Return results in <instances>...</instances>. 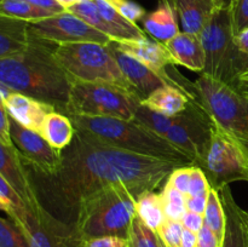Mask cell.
<instances>
[{"instance_id": "obj_1", "label": "cell", "mask_w": 248, "mask_h": 247, "mask_svg": "<svg viewBox=\"0 0 248 247\" xmlns=\"http://www.w3.org/2000/svg\"><path fill=\"white\" fill-rule=\"evenodd\" d=\"M181 166L186 165L118 149L75 130L52 173L27 170L41 206L61 222L74 225L78 210L91 196L119 184L143 195L159 188Z\"/></svg>"}, {"instance_id": "obj_2", "label": "cell", "mask_w": 248, "mask_h": 247, "mask_svg": "<svg viewBox=\"0 0 248 247\" xmlns=\"http://www.w3.org/2000/svg\"><path fill=\"white\" fill-rule=\"evenodd\" d=\"M50 44L34 38L26 50L0 58V84L33 97L67 115L73 79L53 55Z\"/></svg>"}, {"instance_id": "obj_3", "label": "cell", "mask_w": 248, "mask_h": 247, "mask_svg": "<svg viewBox=\"0 0 248 247\" xmlns=\"http://www.w3.org/2000/svg\"><path fill=\"white\" fill-rule=\"evenodd\" d=\"M69 118L75 130L96 142L144 156L194 166L193 161L169 140L135 120L80 115H69Z\"/></svg>"}, {"instance_id": "obj_4", "label": "cell", "mask_w": 248, "mask_h": 247, "mask_svg": "<svg viewBox=\"0 0 248 247\" xmlns=\"http://www.w3.org/2000/svg\"><path fill=\"white\" fill-rule=\"evenodd\" d=\"M170 75V74H169ZM172 82L203 109L218 127L244 144H248V96L232 85L201 73L194 82L181 73L170 75Z\"/></svg>"}, {"instance_id": "obj_5", "label": "cell", "mask_w": 248, "mask_h": 247, "mask_svg": "<svg viewBox=\"0 0 248 247\" xmlns=\"http://www.w3.org/2000/svg\"><path fill=\"white\" fill-rule=\"evenodd\" d=\"M142 196L133 189L119 184L87 199L79 207L74 228L81 240L101 236L128 239L137 216L136 203Z\"/></svg>"}, {"instance_id": "obj_6", "label": "cell", "mask_w": 248, "mask_h": 247, "mask_svg": "<svg viewBox=\"0 0 248 247\" xmlns=\"http://www.w3.org/2000/svg\"><path fill=\"white\" fill-rule=\"evenodd\" d=\"M53 55L73 80L116 85L137 96L121 72L108 44L92 41L60 44L53 48Z\"/></svg>"}, {"instance_id": "obj_7", "label": "cell", "mask_w": 248, "mask_h": 247, "mask_svg": "<svg viewBox=\"0 0 248 247\" xmlns=\"http://www.w3.org/2000/svg\"><path fill=\"white\" fill-rule=\"evenodd\" d=\"M198 36L206 57L202 74L230 84L241 67V55L235 46L230 5L216 7Z\"/></svg>"}, {"instance_id": "obj_8", "label": "cell", "mask_w": 248, "mask_h": 247, "mask_svg": "<svg viewBox=\"0 0 248 247\" xmlns=\"http://www.w3.org/2000/svg\"><path fill=\"white\" fill-rule=\"evenodd\" d=\"M140 102L135 93L116 85L73 80L67 115L135 120Z\"/></svg>"}, {"instance_id": "obj_9", "label": "cell", "mask_w": 248, "mask_h": 247, "mask_svg": "<svg viewBox=\"0 0 248 247\" xmlns=\"http://www.w3.org/2000/svg\"><path fill=\"white\" fill-rule=\"evenodd\" d=\"M211 188L220 190L234 182H248V157L244 144L212 123L210 145L199 166Z\"/></svg>"}, {"instance_id": "obj_10", "label": "cell", "mask_w": 248, "mask_h": 247, "mask_svg": "<svg viewBox=\"0 0 248 247\" xmlns=\"http://www.w3.org/2000/svg\"><path fill=\"white\" fill-rule=\"evenodd\" d=\"M211 133L212 120L201 107L191 101L188 109L176 116L173 126L164 138L188 156L194 166H199L207 153Z\"/></svg>"}, {"instance_id": "obj_11", "label": "cell", "mask_w": 248, "mask_h": 247, "mask_svg": "<svg viewBox=\"0 0 248 247\" xmlns=\"http://www.w3.org/2000/svg\"><path fill=\"white\" fill-rule=\"evenodd\" d=\"M31 36L48 44L92 43L109 44L111 39L69 11L52 15L39 21L28 22Z\"/></svg>"}, {"instance_id": "obj_12", "label": "cell", "mask_w": 248, "mask_h": 247, "mask_svg": "<svg viewBox=\"0 0 248 247\" xmlns=\"http://www.w3.org/2000/svg\"><path fill=\"white\" fill-rule=\"evenodd\" d=\"M10 132L15 148L28 170L50 174L58 167L61 152L48 144L43 135L23 127L10 118Z\"/></svg>"}, {"instance_id": "obj_13", "label": "cell", "mask_w": 248, "mask_h": 247, "mask_svg": "<svg viewBox=\"0 0 248 247\" xmlns=\"http://www.w3.org/2000/svg\"><path fill=\"white\" fill-rule=\"evenodd\" d=\"M17 227L26 236L29 247H82L84 240L74 225L61 222L47 211L40 217L29 212Z\"/></svg>"}, {"instance_id": "obj_14", "label": "cell", "mask_w": 248, "mask_h": 247, "mask_svg": "<svg viewBox=\"0 0 248 247\" xmlns=\"http://www.w3.org/2000/svg\"><path fill=\"white\" fill-rule=\"evenodd\" d=\"M0 176L16 190L28 207L29 212L40 217L46 212L35 193L28 170L15 145L0 142Z\"/></svg>"}, {"instance_id": "obj_15", "label": "cell", "mask_w": 248, "mask_h": 247, "mask_svg": "<svg viewBox=\"0 0 248 247\" xmlns=\"http://www.w3.org/2000/svg\"><path fill=\"white\" fill-rule=\"evenodd\" d=\"M108 46L118 62L121 72L133 87L140 101L147 98L152 92H154L159 87L170 84L164 77L157 74L152 68L147 67L135 57L121 51L113 40L108 44Z\"/></svg>"}, {"instance_id": "obj_16", "label": "cell", "mask_w": 248, "mask_h": 247, "mask_svg": "<svg viewBox=\"0 0 248 247\" xmlns=\"http://www.w3.org/2000/svg\"><path fill=\"white\" fill-rule=\"evenodd\" d=\"M114 43L121 51L135 57L136 60L142 62L147 67L152 68L157 74L164 77L170 84L173 85L169 73H167V68L170 65L176 64L164 43L152 40L147 36L140 39H131V40H119L114 41Z\"/></svg>"}, {"instance_id": "obj_17", "label": "cell", "mask_w": 248, "mask_h": 247, "mask_svg": "<svg viewBox=\"0 0 248 247\" xmlns=\"http://www.w3.org/2000/svg\"><path fill=\"white\" fill-rule=\"evenodd\" d=\"M10 118L29 130L40 133L44 121L51 111L56 110L52 106L38 101L26 94L11 92L4 102Z\"/></svg>"}, {"instance_id": "obj_18", "label": "cell", "mask_w": 248, "mask_h": 247, "mask_svg": "<svg viewBox=\"0 0 248 247\" xmlns=\"http://www.w3.org/2000/svg\"><path fill=\"white\" fill-rule=\"evenodd\" d=\"M164 44L174 64L183 65L193 72H203L206 64L205 51L198 35L179 31Z\"/></svg>"}, {"instance_id": "obj_19", "label": "cell", "mask_w": 248, "mask_h": 247, "mask_svg": "<svg viewBox=\"0 0 248 247\" xmlns=\"http://www.w3.org/2000/svg\"><path fill=\"white\" fill-rule=\"evenodd\" d=\"M222 6L216 0H173V7L181 27L186 33L199 35L216 7Z\"/></svg>"}, {"instance_id": "obj_20", "label": "cell", "mask_w": 248, "mask_h": 247, "mask_svg": "<svg viewBox=\"0 0 248 247\" xmlns=\"http://www.w3.org/2000/svg\"><path fill=\"white\" fill-rule=\"evenodd\" d=\"M219 191L225 210V232L222 247H248V232L240 213V206L235 201L229 186Z\"/></svg>"}, {"instance_id": "obj_21", "label": "cell", "mask_w": 248, "mask_h": 247, "mask_svg": "<svg viewBox=\"0 0 248 247\" xmlns=\"http://www.w3.org/2000/svg\"><path fill=\"white\" fill-rule=\"evenodd\" d=\"M190 103V97L179 87L171 84L159 87L140 102V104L152 110L169 116L179 115L188 109Z\"/></svg>"}, {"instance_id": "obj_22", "label": "cell", "mask_w": 248, "mask_h": 247, "mask_svg": "<svg viewBox=\"0 0 248 247\" xmlns=\"http://www.w3.org/2000/svg\"><path fill=\"white\" fill-rule=\"evenodd\" d=\"M31 40L28 22L0 15V58L26 50Z\"/></svg>"}, {"instance_id": "obj_23", "label": "cell", "mask_w": 248, "mask_h": 247, "mask_svg": "<svg viewBox=\"0 0 248 247\" xmlns=\"http://www.w3.org/2000/svg\"><path fill=\"white\" fill-rule=\"evenodd\" d=\"M143 26L145 33L161 43H166L181 31L176 10L166 2H159L157 9L144 17Z\"/></svg>"}, {"instance_id": "obj_24", "label": "cell", "mask_w": 248, "mask_h": 247, "mask_svg": "<svg viewBox=\"0 0 248 247\" xmlns=\"http://www.w3.org/2000/svg\"><path fill=\"white\" fill-rule=\"evenodd\" d=\"M40 133L51 147L58 152H62L72 143L75 135V127L69 116L61 111L53 110L46 116Z\"/></svg>"}, {"instance_id": "obj_25", "label": "cell", "mask_w": 248, "mask_h": 247, "mask_svg": "<svg viewBox=\"0 0 248 247\" xmlns=\"http://www.w3.org/2000/svg\"><path fill=\"white\" fill-rule=\"evenodd\" d=\"M93 1L96 2L101 15L113 31L114 41L131 40V39H140L147 36L145 31L140 27H138L137 23H132L124 16H121L107 0H93Z\"/></svg>"}, {"instance_id": "obj_26", "label": "cell", "mask_w": 248, "mask_h": 247, "mask_svg": "<svg viewBox=\"0 0 248 247\" xmlns=\"http://www.w3.org/2000/svg\"><path fill=\"white\" fill-rule=\"evenodd\" d=\"M136 212L137 217L154 232H157L166 219L161 195L154 191H148L137 199Z\"/></svg>"}, {"instance_id": "obj_27", "label": "cell", "mask_w": 248, "mask_h": 247, "mask_svg": "<svg viewBox=\"0 0 248 247\" xmlns=\"http://www.w3.org/2000/svg\"><path fill=\"white\" fill-rule=\"evenodd\" d=\"M0 15L24 22H34L52 16L46 10L34 6L27 0H0Z\"/></svg>"}, {"instance_id": "obj_28", "label": "cell", "mask_w": 248, "mask_h": 247, "mask_svg": "<svg viewBox=\"0 0 248 247\" xmlns=\"http://www.w3.org/2000/svg\"><path fill=\"white\" fill-rule=\"evenodd\" d=\"M203 218H205V224L210 229H212L223 241L225 232V210L219 191L217 189L211 188L210 193H208L207 205H206Z\"/></svg>"}, {"instance_id": "obj_29", "label": "cell", "mask_w": 248, "mask_h": 247, "mask_svg": "<svg viewBox=\"0 0 248 247\" xmlns=\"http://www.w3.org/2000/svg\"><path fill=\"white\" fill-rule=\"evenodd\" d=\"M67 11L72 12L74 14L75 16L80 17L82 21L86 22L87 24L92 27V28L97 29L101 33L106 34L107 36L113 40L114 39V34L111 28L109 27V24L107 23L106 19L103 18V16L99 12L98 7H97L96 2L93 0H87V1L80 2V4L74 5V6L69 7Z\"/></svg>"}, {"instance_id": "obj_30", "label": "cell", "mask_w": 248, "mask_h": 247, "mask_svg": "<svg viewBox=\"0 0 248 247\" xmlns=\"http://www.w3.org/2000/svg\"><path fill=\"white\" fill-rule=\"evenodd\" d=\"M177 116V115H176ZM176 116H169L152 110L148 107L140 104L135 114V121L145 126L149 130L154 131L157 135L164 137L165 133L173 126Z\"/></svg>"}, {"instance_id": "obj_31", "label": "cell", "mask_w": 248, "mask_h": 247, "mask_svg": "<svg viewBox=\"0 0 248 247\" xmlns=\"http://www.w3.org/2000/svg\"><path fill=\"white\" fill-rule=\"evenodd\" d=\"M164 203V211L166 218L181 222L182 217L186 212V195L177 190L169 182H165L162 191L160 193Z\"/></svg>"}, {"instance_id": "obj_32", "label": "cell", "mask_w": 248, "mask_h": 247, "mask_svg": "<svg viewBox=\"0 0 248 247\" xmlns=\"http://www.w3.org/2000/svg\"><path fill=\"white\" fill-rule=\"evenodd\" d=\"M128 240L131 242V247H160L156 232L148 228L137 216L131 225Z\"/></svg>"}, {"instance_id": "obj_33", "label": "cell", "mask_w": 248, "mask_h": 247, "mask_svg": "<svg viewBox=\"0 0 248 247\" xmlns=\"http://www.w3.org/2000/svg\"><path fill=\"white\" fill-rule=\"evenodd\" d=\"M0 247H29L24 234L12 219L0 218Z\"/></svg>"}, {"instance_id": "obj_34", "label": "cell", "mask_w": 248, "mask_h": 247, "mask_svg": "<svg viewBox=\"0 0 248 247\" xmlns=\"http://www.w3.org/2000/svg\"><path fill=\"white\" fill-rule=\"evenodd\" d=\"M183 229V225L179 220L166 218L156 232V234L166 247H181Z\"/></svg>"}, {"instance_id": "obj_35", "label": "cell", "mask_w": 248, "mask_h": 247, "mask_svg": "<svg viewBox=\"0 0 248 247\" xmlns=\"http://www.w3.org/2000/svg\"><path fill=\"white\" fill-rule=\"evenodd\" d=\"M121 16L125 17L132 23H137V22L144 19L147 16L145 10L137 4L133 0H107Z\"/></svg>"}, {"instance_id": "obj_36", "label": "cell", "mask_w": 248, "mask_h": 247, "mask_svg": "<svg viewBox=\"0 0 248 247\" xmlns=\"http://www.w3.org/2000/svg\"><path fill=\"white\" fill-rule=\"evenodd\" d=\"M211 184L202 170L198 166H193L191 170L190 183H189L188 196H208Z\"/></svg>"}, {"instance_id": "obj_37", "label": "cell", "mask_w": 248, "mask_h": 247, "mask_svg": "<svg viewBox=\"0 0 248 247\" xmlns=\"http://www.w3.org/2000/svg\"><path fill=\"white\" fill-rule=\"evenodd\" d=\"M232 7V31L235 36L248 28V0H237Z\"/></svg>"}, {"instance_id": "obj_38", "label": "cell", "mask_w": 248, "mask_h": 247, "mask_svg": "<svg viewBox=\"0 0 248 247\" xmlns=\"http://www.w3.org/2000/svg\"><path fill=\"white\" fill-rule=\"evenodd\" d=\"M191 170H193V166L177 167V169L174 170V171H172L171 174L167 177L166 181L169 182L173 188H176L177 190L183 193L184 195H188Z\"/></svg>"}, {"instance_id": "obj_39", "label": "cell", "mask_w": 248, "mask_h": 247, "mask_svg": "<svg viewBox=\"0 0 248 247\" xmlns=\"http://www.w3.org/2000/svg\"><path fill=\"white\" fill-rule=\"evenodd\" d=\"M82 247H131V242L120 236H101L84 240Z\"/></svg>"}, {"instance_id": "obj_40", "label": "cell", "mask_w": 248, "mask_h": 247, "mask_svg": "<svg viewBox=\"0 0 248 247\" xmlns=\"http://www.w3.org/2000/svg\"><path fill=\"white\" fill-rule=\"evenodd\" d=\"M222 240L206 224L198 232V245H196V247H222Z\"/></svg>"}, {"instance_id": "obj_41", "label": "cell", "mask_w": 248, "mask_h": 247, "mask_svg": "<svg viewBox=\"0 0 248 247\" xmlns=\"http://www.w3.org/2000/svg\"><path fill=\"white\" fill-rule=\"evenodd\" d=\"M181 223L183 228L198 234L201 228L205 225V218H203V215H199V213L186 210V212L182 217Z\"/></svg>"}, {"instance_id": "obj_42", "label": "cell", "mask_w": 248, "mask_h": 247, "mask_svg": "<svg viewBox=\"0 0 248 247\" xmlns=\"http://www.w3.org/2000/svg\"><path fill=\"white\" fill-rule=\"evenodd\" d=\"M0 142L6 145H14L10 132V115L2 102H0Z\"/></svg>"}, {"instance_id": "obj_43", "label": "cell", "mask_w": 248, "mask_h": 247, "mask_svg": "<svg viewBox=\"0 0 248 247\" xmlns=\"http://www.w3.org/2000/svg\"><path fill=\"white\" fill-rule=\"evenodd\" d=\"M235 46L241 55V69H240V72H242V70L248 69V28L235 36Z\"/></svg>"}, {"instance_id": "obj_44", "label": "cell", "mask_w": 248, "mask_h": 247, "mask_svg": "<svg viewBox=\"0 0 248 247\" xmlns=\"http://www.w3.org/2000/svg\"><path fill=\"white\" fill-rule=\"evenodd\" d=\"M186 210L203 215L207 205V196H188L186 195Z\"/></svg>"}, {"instance_id": "obj_45", "label": "cell", "mask_w": 248, "mask_h": 247, "mask_svg": "<svg viewBox=\"0 0 248 247\" xmlns=\"http://www.w3.org/2000/svg\"><path fill=\"white\" fill-rule=\"evenodd\" d=\"M31 4H33L34 6L39 7V9L46 10V11L51 12V14H61V12H64L67 10L64 7L61 6L56 0H27Z\"/></svg>"}, {"instance_id": "obj_46", "label": "cell", "mask_w": 248, "mask_h": 247, "mask_svg": "<svg viewBox=\"0 0 248 247\" xmlns=\"http://www.w3.org/2000/svg\"><path fill=\"white\" fill-rule=\"evenodd\" d=\"M230 85H232L235 89L239 90L240 92H242V93L248 96V69L240 72L239 74L232 79Z\"/></svg>"}, {"instance_id": "obj_47", "label": "cell", "mask_w": 248, "mask_h": 247, "mask_svg": "<svg viewBox=\"0 0 248 247\" xmlns=\"http://www.w3.org/2000/svg\"><path fill=\"white\" fill-rule=\"evenodd\" d=\"M196 245H198V234L184 228L181 239V247H196Z\"/></svg>"}, {"instance_id": "obj_48", "label": "cell", "mask_w": 248, "mask_h": 247, "mask_svg": "<svg viewBox=\"0 0 248 247\" xmlns=\"http://www.w3.org/2000/svg\"><path fill=\"white\" fill-rule=\"evenodd\" d=\"M56 1H57L61 6L64 7L65 10H68L69 7L74 6V5L77 4H80V2L87 1V0H56Z\"/></svg>"}, {"instance_id": "obj_49", "label": "cell", "mask_w": 248, "mask_h": 247, "mask_svg": "<svg viewBox=\"0 0 248 247\" xmlns=\"http://www.w3.org/2000/svg\"><path fill=\"white\" fill-rule=\"evenodd\" d=\"M11 92L12 91H10V90L7 89V87L2 86V85L0 84V102H2V103H4L5 99H6L7 97H9V94L11 93Z\"/></svg>"}, {"instance_id": "obj_50", "label": "cell", "mask_w": 248, "mask_h": 247, "mask_svg": "<svg viewBox=\"0 0 248 247\" xmlns=\"http://www.w3.org/2000/svg\"><path fill=\"white\" fill-rule=\"evenodd\" d=\"M240 213H241L242 219L245 220V223H246V225L248 227V211L244 210V208H240Z\"/></svg>"}, {"instance_id": "obj_51", "label": "cell", "mask_w": 248, "mask_h": 247, "mask_svg": "<svg viewBox=\"0 0 248 247\" xmlns=\"http://www.w3.org/2000/svg\"><path fill=\"white\" fill-rule=\"evenodd\" d=\"M219 5H230V0H217Z\"/></svg>"}, {"instance_id": "obj_52", "label": "cell", "mask_w": 248, "mask_h": 247, "mask_svg": "<svg viewBox=\"0 0 248 247\" xmlns=\"http://www.w3.org/2000/svg\"><path fill=\"white\" fill-rule=\"evenodd\" d=\"M159 2H166V4H170L172 7H173V0H159Z\"/></svg>"}, {"instance_id": "obj_53", "label": "cell", "mask_w": 248, "mask_h": 247, "mask_svg": "<svg viewBox=\"0 0 248 247\" xmlns=\"http://www.w3.org/2000/svg\"><path fill=\"white\" fill-rule=\"evenodd\" d=\"M242 144H244V143H242ZM244 148H245V152H246V155L248 157V144H244Z\"/></svg>"}, {"instance_id": "obj_54", "label": "cell", "mask_w": 248, "mask_h": 247, "mask_svg": "<svg viewBox=\"0 0 248 247\" xmlns=\"http://www.w3.org/2000/svg\"><path fill=\"white\" fill-rule=\"evenodd\" d=\"M159 241H160V247H166V246H165V244H164V242H162L161 240H160V237H159Z\"/></svg>"}, {"instance_id": "obj_55", "label": "cell", "mask_w": 248, "mask_h": 247, "mask_svg": "<svg viewBox=\"0 0 248 247\" xmlns=\"http://www.w3.org/2000/svg\"><path fill=\"white\" fill-rule=\"evenodd\" d=\"M0 210L4 211V205H2V201L1 200H0Z\"/></svg>"}, {"instance_id": "obj_56", "label": "cell", "mask_w": 248, "mask_h": 247, "mask_svg": "<svg viewBox=\"0 0 248 247\" xmlns=\"http://www.w3.org/2000/svg\"><path fill=\"white\" fill-rule=\"evenodd\" d=\"M236 1L237 0H230V6H232V5H234Z\"/></svg>"}, {"instance_id": "obj_57", "label": "cell", "mask_w": 248, "mask_h": 247, "mask_svg": "<svg viewBox=\"0 0 248 247\" xmlns=\"http://www.w3.org/2000/svg\"><path fill=\"white\" fill-rule=\"evenodd\" d=\"M244 222H245V220H244ZM245 224H246V223H245ZM246 227H247V225H246ZM247 232H248V227H247Z\"/></svg>"}, {"instance_id": "obj_58", "label": "cell", "mask_w": 248, "mask_h": 247, "mask_svg": "<svg viewBox=\"0 0 248 247\" xmlns=\"http://www.w3.org/2000/svg\"><path fill=\"white\" fill-rule=\"evenodd\" d=\"M216 1H217V0H216ZM217 2H218V1H217Z\"/></svg>"}]
</instances>
